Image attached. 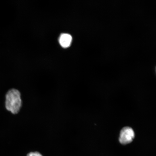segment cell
Segmentation results:
<instances>
[{"label": "cell", "instance_id": "7a4b0ae2", "mask_svg": "<svg viewBox=\"0 0 156 156\" xmlns=\"http://www.w3.org/2000/svg\"><path fill=\"white\" fill-rule=\"evenodd\" d=\"M134 137L133 130L130 127H125L121 130L119 141L122 145H126L131 143Z\"/></svg>", "mask_w": 156, "mask_h": 156}, {"label": "cell", "instance_id": "3957f363", "mask_svg": "<svg viewBox=\"0 0 156 156\" xmlns=\"http://www.w3.org/2000/svg\"><path fill=\"white\" fill-rule=\"evenodd\" d=\"M72 40V36L69 34H63L60 35L59 39V43L62 47L66 48L70 46Z\"/></svg>", "mask_w": 156, "mask_h": 156}, {"label": "cell", "instance_id": "277c9868", "mask_svg": "<svg viewBox=\"0 0 156 156\" xmlns=\"http://www.w3.org/2000/svg\"><path fill=\"white\" fill-rule=\"evenodd\" d=\"M27 156H43L42 155L38 152H33L29 153Z\"/></svg>", "mask_w": 156, "mask_h": 156}, {"label": "cell", "instance_id": "6da1fadb", "mask_svg": "<svg viewBox=\"0 0 156 156\" xmlns=\"http://www.w3.org/2000/svg\"><path fill=\"white\" fill-rule=\"evenodd\" d=\"M20 93L17 90H10L6 95L5 107L13 114H17L22 106Z\"/></svg>", "mask_w": 156, "mask_h": 156}]
</instances>
